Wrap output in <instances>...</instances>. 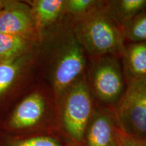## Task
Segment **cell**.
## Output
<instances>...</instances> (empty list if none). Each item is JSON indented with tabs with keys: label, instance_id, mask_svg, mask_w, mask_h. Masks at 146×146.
<instances>
[{
	"label": "cell",
	"instance_id": "6da1fadb",
	"mask_svg": "<svg viewBox=\"0 0 146 146\" xmlns=\"http://www.w3.org/2000/svg\"><path fill=\"white\" fill-rule=\"evenodd\" d=\"M74 36L90 56L99 58L123 53L124 36L121 27L108 10L101 5L76 18Z\"/></svg>",
	"mask_w": 146,
	"mask_h": 146
},
{
	"label": "cell",
	"instance_id": "7a4b0ae2",
	"mask_svg": "<svg viewBox=\"0 0 146 146\" xmlns=\"http://www.w3.org/2000/svg\"><path fill=\"white\" fill-rule=\"evenodd\" d=\"M62 96L64 129L74 143L83 144L87 126L94 111L90 88L82 78L69 87Z\"/></svg>",
	"mask_w": 146,
	"mask_h": 146
},
{
	"label": "cell",
	"instance_id": "3957f363",
	"mask_svg": "<svg viewBox=\"0 0 146 146\" xmlns=\"http://www.w3.org/2000/svg\"><path fill=\"white\" fill-rule=\"evenodd\" d=\"M115 118L124 133L146 139V78L129 82L118 101Z\"/></svg>",
	"mask_w": 146,
	"mask_h": 146
},
{
	"label": "cell",
	"instance_id": "277c9868",
	"mask_svg": "<svg viewBox=\"0 0 146 146\" xmlns=\"http://www.w3.org/2000/svg\"><path fill=\"white\" fill-rule=\"evenodd\" d=\"M91 88L98 99L107 104L119 101L125 92L123 72L114 56L97 58L90 70Z\"/></svg>",
	"mask_w": 146,
	"mask_h": 146
},
{
	"label": "cell",
	"instance_id": "5b68a950",
	"mask_svg": "<svg viewBox=\"0 0 146 146\" xmlns=\"http://www.w3.org/2000/svg\"><path fill=\"white\" fill-rule=\"evenodd\" d=\"M85 66V52L72 31L58 56L53 72V84L56 94L62 96L81 79Z\"/></svg>",
	"mask_w": 146,
	"mask_h": 146
},
{
	"label": "cell",
	"instance_id": "8992f818",
	"mask_svg": "<svg viewBox=\"0 0 146 146\" xmlns=\"http://www.w3.org/2000/svg\"><path fill=\"white\" fill-rule=\"evenodd\" d=\"M119 127H116L110 114L102 110L94 111L85 132L86 146H118Z\"/></svg>",
	"mask_w": 146,
	"mask_h": 146
},
{
	"label": "cell",
	"instance_id": "52a82bcc",
	"mask_svg": "<svg viewBox=\"0 0 146 146\" xmlns=\"http://www.w3.org/2000/svg\"><path fill=\"white\" fill-rule=\"evenodd\" d=\"M33 15L23 5L0 10V33L25 36L33 29Z\"/></svg>",
	"mask_w": 146,
	"mask_h": 146
},
{
	"label": "cell",
	"instance_id": "ba28073f",
	"mask_svg": "<svg viewBox=\"0 0 146 146\" xmlns=\"http://www.w3.org/2000/svg\"><path fill=\"white\" fill-rule=\"evenodd\" d=\"M45 108V100L41 94L34 93L29 95L16 108L10 125L17 129L33 127L43 117Z\"/></svg>",
	"mask_w": 146,
	"mask_h": 146
},
{
	"label": "cell",
	"instance_id": "9c48e42d",
	"mask_svg": "<svg viewBox=\"0 0 146 146\" xmlns=\"http://www.w3.org/2000/svg\"><path fill=\"white\" fill-rule=\"evenodd\" d=\"M123 54L124 70L129 83L146 78V41L131 43Z\"/></svg>",
	"mask_w": 146,
	"mask_h": 146
},
{
	"label": "cell",
	"instance_id": "30bf717a",
	"mask_svg": "<svg viewBox=\"0 0 146 146\" xmlns=\"http://www.w3.org/2000/svg\"><path fill=\"white\" fill-rule=\"evenodd\" d=\"M63 0H38L33 4V14L39 26L45 27L54 23L65 9Z\"/></svg>",
	"mask_w": 146,
	"mask_h": 146
},
{
	"label": "cell",
	"instance_id": "8fae6325",
	"mask_svg": "<svg viewBox=\"0 0 146 146\" xmlns=\"http://www.w3.org/2000/svg\"><path fill=\"white\" fill-rule=\"evenodd\" d=\"M108 10L115 21L122 25L137 14L146 10V0L110 1V7Z\"/></svg>",
	"mask_w": 146,
	"mask_h": 146
},
{
	"label": "cell",
	"instance_id": "7c38bea8",
	"mask_svg": "<svg viewBox=\"0 0 146 146\" xmlns=\"http://www.w3.org/2000/svg\"><path fill=\"white\" fill-rule=\"evenodd\" d=\"M25 36L0 33V61L16 58L27 49Z\"/></svg>",
	"mask_w": 146,
	"mask_h": 146
},
{
	"label": "cell",
	"instance_id": "4fadbf2b",
	"mask_svg": "<svg viewBox=\"0 0 146 146\" xmlns=\"http://www.w3.org/2000/svg\"><path fill=\"white\" fill-rule=\"evenodd\" d=\"M123 36L132 43L146 41V10L121 25Z\"/></svg>",
	"mask_w": 146,
	"mask_h": 146
},
{
	"label": "cell",
	"instance_id": "5bb4252c",
	"mask_svg": "<svg viewBox=\"0 0 146 146\" xmlns=\"http://www.w3.org/2000/svg\"><path fill=\"white\" fill-rule=\"evenodd\" d=\"M21 64V60L17 58L0 62V96L13 83L19 72Z\"/></svg>",
	"mask_w": 146,
	"mask_h": 146
},
{
	"label": "cell",
	"instance_id": "9a60e30c",
	"mask_svg": "<svg viewBox=\"0 0 146 146\" xmlns=\"http://www.w3.org/2000/svg\"><path fill=\"white\" fill-rule=\"evenodd\" d=\"M101 2L94 0H69L66 1L64 10L74 16L76 19L99 7L102 4Z\"/></svg>",
	"mask_w": 146,
	"mask_h": 146
},
{
	"label": "cell",
	"instance_id": "2e32d148",
	"mask_svg": "<svg viewBox=\"0 0 146 146\" xmlns=\"http://www.w3.org/2000/svg\"><path fill=\"white\" fill-rule=\"evenodd\" d=\"M13 146H62L57 141L49 137H35L21 140Z\"/></svg>",
	"mask_w": 146,
	"mask_h": 146
},
{
	"label": "cell",
	"instance_id": "e0dca14e",
	"mask_svg": "<svg viewBox=\"0 0 146 146\" xmlns=\"http://www.w3.org/2000/svg\"><path fill=\"white\" fill-rule=\"evenodd\" d=\"M118 146H146V139H140L128 135L119 128Z\"/></svg>",
	"mask_w": 146,
	"mask_h": 146
}]
</instances>
